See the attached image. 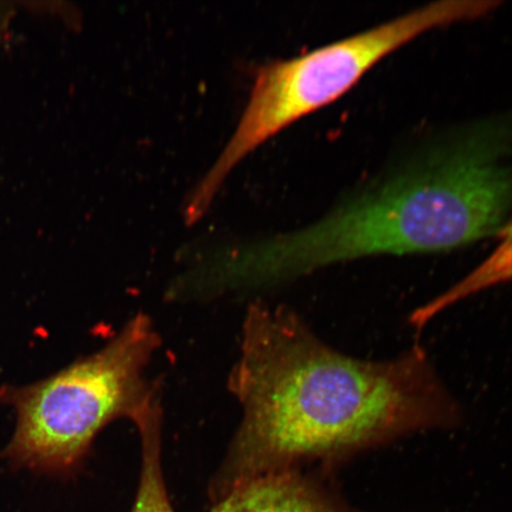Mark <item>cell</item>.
I'll list each match as a JSON object with an SVG mask.
<instances>
[{"instance_id": "1", "label": "cell", "mask_w": 512, "mask_h": 512, "mask_svg": "<svg viewBox=\"0 0 512 512\" xmlns=\"http://www.w3.org/2000/svg\"><path fill=\"white\" fill-rule=\"evenodd\" d=\"M229 390L242 420L216 497L248 479L335 466L409 435L450 430L463 418L420 345L392 360H362L323 342L297 313L262 303L248 307Z\"/></svg>"}, {"instance_id": "2", "label": "cell", "mask_w": 512, "mask_h": 512, "mask_svg": "<svg viewBox=\"0 0 512 512\" xmlns=\"http://www.w3.org/2000/svg\"><path fill=\"white\" fill-rule=\"evenodd\" d=\"M473 137L384 179L311 226L224 249L200 267L209 296L280 285L379 255L452 251L498 236L512 215V170Z\"/></svg>"}, {"instance_id": "3", "label": "cell", "mask_w": 512, "mask_h": 512, "mask_svg": "<svg viewBox=\"0 0 512 512\" xmlns=\"http://www.w3.org/2000/svg\"><path fill=\"white\" fill-rule=\"evenodd\" d=\"M498 5L496 0L435 2L309 54L260 68L239 124L192 192L185 219H201L243 158L287 126L341 98L388 55L426 32L488 16Z\"/></svg>"}, {"instance_id": "4", "label": "cell", "mask_w": 512, "mask_h": 512, "mask_svg": "<svg viewBox=\"0 0 512 512\" xmlns=\"http://www.w3.org/2000/svg\"><path fill=\"white\" fill-rule=\"evenodd\" d=\"M159 347L155 324L138 313L95 354L15 390L11 400L18 422L8 457L32 469L74 467L111 422L134 421L159 400L146 377Z\"/></svg>"}, {"instance_id": "5", "label": "cell", "mask_w": 512, "mask_h": 512, "mask_svg": "<svg viewBox=\"0 0 512 512\" xmlns=\"http://www.w3.org/2000/svg\"><path fill=\"white\" fill-rule=\"evenodd\" d=\"M210 512H367L344 502L299 469L245 480L217 497Z\"/></svg>"}, {"instance_id": "6", "label": "cell", "mask_w": 512, "mask_h": 512, "mask_svg": "<svg viewBox=\"0 0 512 512\" xmlns=\"http://www.w3.org/2000/svg\"><path fill=\"white\" fill-rule=\"evenodd\" d=\"M510 281H512V215L498 234V245L495 251L456 284L448 287L439 296L428 300L424 305L416 307L411 315L412 322L418 328H425L440 313L451 309L452 306L480 292L488 291L489 288L507 284Z\"/></svg>"}, {"instance_id": "7", "label": "cell", "mask_w": 512, "mask_h": 512, "mask_svg": "<svg viewBox=\"0 0 512 512\" xmlns=\"http://www.w3.org/2000/svg\"><path fill=\"white\" fill-rule=\"evenodd\" d=\"M142 448L139 485L131 512H175L163 471V411L160 400L133 421Z\"/></svg>"}, {"instance_id": "8", "label": "cell", "mask_w": 512, "mask_h": 512, "mask_svg": "<svg viewBox=\"0 0 512 512\" xmlns=\"http://www.w3.org/2000/svg\"><path fill=\"white\" fill-rule=\"evenodd\" d=\"M11 16L12 9H10L9 4L0 3V41H2L6 28H8Z\"/></svg>"}]
</instances>
